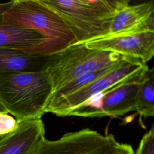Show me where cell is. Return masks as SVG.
<instances>
[{
  "label": "cell",
  "instance_id": "1",
  "mask_svg": "<svg viewBox=\"0 0 154 154\" xmlns=\"http://www.w3.org/2000/svg\"><path fill=\"white\" fill-rule=\"evenodd\" d=\"M53 91L43 70L0 74V103L18 122L41 118Z\"/></svg>",
  "mask_w": 154,
  "mask_h": 154
},
{
  "label": "cell",
  "instance_id": "2",
  "mask_svg": "<svg viewBox=\"0 0 154 154\" xmlns=\"http://www.w3.org/2000/svg\"><path fill=\"white\" fill-rule=\"evenodd\" d=\"M13 1V0H12ZM7 23L34 29L46 39L44 55H51L76 43L66 22L55 12L35 0L14 1L2 14Z\"/></svg>",
  "mask_w": 154,
  "mask_h": 154
},
{
  "label": "cell",
  "instance_id": "3",
  "mask_svg": "<svg viewBox=\"0 0 154 154\" xmlns=\"http://www.w3.org/2000/svg\"><path fill=\"white\" fill-rule=\"evenodd\" d=\"M57 14L77 43L106 36L115 14L102 0H35Z\"/></svg>",
  "mask_w": 154,
  "mask_h": 154
},
{
  "label": "cell",
  "instance_id": "4",
  "mask_svg": "<svg viewBox=\"0 0 154 154\" xmlns=\"http://www.w3.org/2000/svg\"><path fill=\"white\" fill-rule=\"evenodd\" d=\"M125 58L116 52L89 49L84 43H75L49 55L43 71L55 91L81 75L108 67Z\"/></svg>",
  "mask_w": 154,
  "mask_h": 154
},
{
  "label": "cell",
  "instance_id": "5",
  "mask_svg": "<svg viewBox=\"0 0 154 154\" xmlns=\"http://www.w3.org/2000/svg\"><path fill=\"white\" fill-rule=\"evenodd\" d=\"M144 73L129 77L99 93L72 109L67 116L84 117H117L135 111V94L138 81Z\"/></svg>",
  "mask_w": 154,
  "mask_h": 154
},
{
  "label": "cell",
  "instance_id": "6",
  "mask_svg": "<svg viewBox=\"0 0 154 154\" xmlns=\"http://www.w3.org/2000/svg\"><path fill=\"white\" fill-rule=\"evenodd\" d=\"M149 67L146 63L128 58L121 65L109 73L99 78L72 94L49 105L46 109L58 116H67L73 108L84 103L91 97L101 93L125 79L145 72Z\"/></svg>",
  "mask_w": 154,
  "mask_h": 154
},
{
  "label": "cell",
  "instance_id": "7",
  "mask_svg": "<svg viewBox=\"0 0 154 154\" xmlns=\"http://www.w3.org/2000/svg\"><path fill=\"white\" fill-rule=\"evenodd\" d=\"M119 143L88 128L66 133L55 140L46 138L32 154H112Z\"/></svg>",
  "mask_w": 154,
  "mask_h": 154
},
{
  "label": "cell",
  "instance_id": "8",
  "mask_svg": "<svg viewBox=\"0 0 154 154\" xmlns=\"http://www.w3.org/2000/svg\"><path fill=\"white\" fill-rule=\"evenodd\" d=\"M84 43L89 49L116 52L144 63L154 55V32L152 31L107 35Z\"/></svg>",
  "mask_w": 154,
  "mask_h": 154
},
{
  "label": "cell",
  "instance_id": "9",
  "mask_svg": "<svg viewBox=\"0 0 154 154\" xmlns=\"http://www.w3.org/2000/svg\"><path fill=\"white\" fill-rule=\"evenodd\" d=\"M45 139L41 118L19 122L15 130L0 135V154H32Z\"/></svg>",
  "mask_w": 154,
  "mask_h": 154
},
{
  "label": "cell",
  "instance_id": "10",
  "mask_svg": "<svg viewBox=\"0 0 154 154\" xmlns=\"http://www.w3.org/2000/svg\"><path fill=\"white\" fill-rule=\"evenodd\" d=\"M153 0L128 5L116 12L108 35H114L145 31L154 32Z\"/></svg>",
  "mask_w": 154,
  "mask_h": 154
},
{
  "label": "cell",
  "instance_id": "11",
  "mask_svg": "<svg viewBox=\"0 0 154 154\" xmlns=\"http://www.w3.org/2000/svg\"><path fill=\"white\" fill-rule=\"evenodd\" d=\"M46 39L37 31L10 25L0 14V48H10L26 53L44 55Z\"/></svg>",
  "mask_w": 154,
  "mask_h": 154
},
{
  "label": "cell",
  "instance_id": "12",
  "mask_svg": "<svg viewBox=\"0 0 154 154\" xmlns=\"http://www.w3.org/2000/svg\"><path fill=\"white\" fill-rule=\"evenodd\" d=\"M48 56L26 53L14 48H0V74L43 71Z\"/></svg>",
  "mask_w": 154,
  "mask_h": 154
},
{
  "label": "cell",
  "instance_id": "13",
  "mask_svg": "<svg viewBox=\"0 0 154 154\" xmlns=\"http://www.w3.org/2000/svg\"><path fill=\"white\" fill-rule=\"evenodd\" d=\"M135 111L144 117L154 116V70L148 69L141 76L135 94Z\"/></svg>",
  "mask_w": 154,
  "mask_h": 154
},
{
  "label": "cell",
  "instance_id": "14",
  "mask_svg": "<svg viewBox=\"0 0 154 154\" xmlns=\"http://www.w3.org/2000/svg\"><path fill=\"white\" fill-rule=\"evenodd\" d=\"M128 58H125L119 62L111 66L100 69L97 70L84 73L69 81L68 82L66 83L65 84L63 85L54 91L48 105L52 104L58 101L59 100L72 94L85 85L93 82V81L109 73L119 67L120 65H121Z\"/></svg>",
  "mask_w": 154,
  "mask_h": 154
},
{
  "label": "cell",
  "instance_id": "15",
  "mask_svg": "<svg viewBox=\"0 0 154 154\" xmlns=\"http://www.w3.org/2000/svg\"><path fill=\"white\" fill-rule=\"evenodd\" d=\"M136 154H154V126L142 137Z\"/></svg>",
  "mask_w": 154,
  "mask_h": 154
},
{
  "label": "cell",
  "instance_id": "16",
  "mask_svg": "<svg viewBox=\"0 0 154 154\" xmlns=\"http://www.w3.org/2000/svg\"><path fill=\"white\" fill-rule=\"evenodd\" d=\"M19 122L8 112H0V135L8 134L15 130Z\"/></svg>",
  "mask_w": 154,
  "mask_h": 154
},
{
  "label": "cell",
  "instance_id": "17",
  "mask_svg": "<svg viewBox=\"0 0 154 154\" xmlns=\"http://www.w3.org/2000/svg\"><path fill=\"white\" fill-rule=\"evenodd\" d=\"M115 13L129 5L130 0H102Z\"/></svg>",
  "mask_w": 154,
  "mask_h": 154
},
{
  "label": "cell",
  "instance_id": "18",
  "mask_svg": "<svg viewBox=\"0 0 154 154\" xmlns=\"http://www.w3.org/2000/svg\"><path fill=\"white\" fill-rule=\"evenodd\" d=\"M112 154H135L130 144L118 143Z\"/></svg>",
  "mask_w": 154,
  "mask_h": 154
},
{
  "label": "cell",
  "instance_id": "19",
  "mask_svg": "<svg viewBox=\"0 0 154 154\" xmlns=\"http://www.w3.org/2000/svg\"><path fill=\"white\" fill-rule=\"evenodd\" d=\"M13 4V1L11 0L8 2L0 3V14H4L7 10H8L10 7Z\"/></svg>",
  "mask_w": 154,
  "mask_h": 154
},
{
  "label": "cell",
  "instance_id": "20",
  "mask_svg": "<svg viewBox=\"0 0 154 154\" xmlns=\"http://www.w3.org/2000/svg\"><path fill=\"white\" fill-rule=\"evenodd\" d=\"M0 112H7L5 108L0 103Z\"/></svg>",
  "mask_w": 154,
  "mask_h": 154
},
{
  "label": "cell",
  "instance_id": "21",
  "mask_svg": "<svg viewBox=\"0 0 154 154\" xmlns=\"http://www.w3.org/2000/svg\"><path fill=\"white\" fill-rule=\"evenodd\" d=\"M13 1H23V0H13Z\"/></svg>",
  "mask_w": 154,
  "mask_h": 154
}]
</instances>
